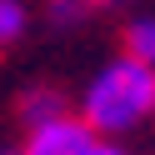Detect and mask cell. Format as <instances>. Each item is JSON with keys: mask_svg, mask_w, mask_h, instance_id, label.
<instances>
[{"mask_svg": "<svg viewBox=\"0 0 155 155\" xmlns=\"http://www.w3.org/2000/svg\"><path fill=\"white\" fill-rule=\"evenodd\" d=\"M155 115V70L130 55L110 60L80 95V120L90 125V135L110 140V135H125L135 125H145Z\"/></svg>", "mask_w": 155, "mask_h": 155, "instance_id": "6da1fadb", "label": "cell"}, {"mask_svg": "<svg viewBox=\"0 0 155 155\" xmlns=\"http://www.w3.org/2000/svg\"><path fill=\"white\" fill-rule=\"evenodd\" d=\"M55 115H65V95L55 90V85H35V90L20 95V120L25 125H45V120H55Z\"/></svg>", "mask_w": 155, "mask_h": 155, "instance_id": "3957f363", "label": "cell"}, {"mask_svg": "<svg viewBox=\"0 0 155 155\" xmlns=\"http://www.w3.org/2000/svg\"><path fill=\"white\" fill-rule=\"evenodd\" d=\"M90 125L80 120V115H55V120H45V125H30V135H25V145H20V155H85L90 150Z\"/></svg>", "mask_w": 155, "mask_h": 155, "instance_id": "7a4b0ae2", "label": "cell"}, {"mask_svg": "<svg viewBox=\"0 0 155 155\" xmlns=\"http://www.w3.org/2000/svg\"><path fill=\"white\" fill-rule=\"evenodd\" d=\"M100 5H110V0H50V25H60V30H70V25H85Z\"/></svg>", "mask_w": 155, "mask_h": 155, "instance_id": "5b68a950", "label": "cell"}, {"mask_svg": "<svg viewBox=\"0 0 155 155\" xmlns=\"http://www.w3.org/2000/svg\"><path fill=\"white\" fill-rule=\"evenodd\" d=\"M0 155H20V150H0Z\"/></svg>", "mask_w": 155, "mask_h": 155, "instance_id": "ba28073f", "label": "cell"}, {"mask_svg": "<svg viewBox=\"0 0 155 155\" xmlns=\"http://www.w3.org/2000/svg\"><path fill=\"white\" fill-rule=\"evenodd\" d=\"M25 35V5L20 0H0V50H10Z\"/></svg>", "mask_w": 155, "mask_h": 155, "instance_id": "8992f818", "label": "cell"}, {"mask_svg": "<svg viewBox=\"0 0 155 155\" xmlns=\"http://www.w3.org/2000/svg\"><path fill=\"white\" fill-rule=\"evenodd\" d=\"M125 55L155 70V15H140L125 25Z\"/></svg>", "mask_w": 155, "mask_h": 155, "instance_id": "277c9868", "label": "cell"}, {"mask_svg": "<svg viewBox=\"0 0 155 155\" xmlns=\"http://www.w3.org/2000/svg\"><path fill=\"white\" fill-rule=\"evenodd\" d=\"M85 155H130L125 145H115V140H90V150Z\"/></svg>", "mask_w": 155, "mask_h": 155, "instance_id": "52a82bcc", "label": "cell"}]
</instances>
